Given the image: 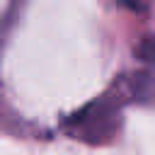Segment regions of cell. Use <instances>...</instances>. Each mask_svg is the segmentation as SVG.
<instances>
[{"label": "cell", "instance_id": "1", "mask_svg": "<svg viewBox=\"0 0 155 155\" xmlns=\"http://www.w3.org/2000/svg\"><path fill=\"white\" fill-rule=\"evenodd\" d=\"M124 7H128V10H140V2H136V0H119Z\"/></svg>", "mask_w": 155, "mask_h": 155}]
</instances>
